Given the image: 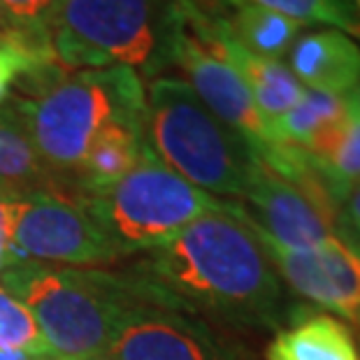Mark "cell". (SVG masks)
<instances>
[{
  "instance_id": "1",
  "label": "cell",
  "mask_w": 360,
  "mask_h": 360,
  "mask_svg": "<svg viewBox=\"0 0 360 360\" xmlns=\"http://www.w3.org/2000/svg\"><path fill=\"white\" fill-rule=\"evenodd\" d=\"M133 281L163 307L242 328H277L288 300L272 260L242 217L240 202L195 219L179 235L144 251Z\"/></svg>"
},
{
  "instance_id": "2",
  "label": "cell",
  "mask_w": 360,
  "mask_h": 360,
  "mask_svg": "<svg viewBox=\"0 0 360 360\" xmlns=\"http://www.w3.org/2000/svg\"><path fill=\"white\" fill-rule=\"evenodd\" d=\"M3 288L33 314L51 356L82 360L105 356L121 321L137 300L128 274L63 270L21 258L0 274Z\"/></svg>"
},
{
  "instance_id": "3",
  "label": "cell",
  "mask_w": 360,
  "mask_h": 360,
  "mask_svg": "<svg viewBox=\"0 0 360 360\" xmlns=\"http://www.w3.org/2000/svg\"><path fill=\"white\" fill-rule=\"evenodd\" d=\"M33 147L72 198L70 179L94 140L112 124H144L147 91L135 68L79 70L40 98H14ZM75 200V198H72Z\"/></svg>"
},
{
  "instance_id": "4",
  "label": "cell",
  "mask_w": 360,
  "mask_h": 360,
  "mask_svg": "<svg viewBox=\"0 0 360 360\" xmlns=\"http://www.w3.org/2000/svg\"><path fill=\"white\" fill-rule=\"evenodd\" d=\"M181 0H58L47 30L68 72L128 65L165 70V49L181 19Z\"/></svg>"
},
{
  "instance_id": "5",
  "label": "cell",
  "mask_w": 360,
  "mask_h": 360,
  "mask_svg": "<svg viewBox=\"0 0 360 360\" xmlns=\"http://www.w3.org/2000/svg\"><path fill=\"white\" fill-rule=\"evenodd\" d=\"M144 137L167 167L207 193L242 198L258 163L256 149L177 77L149 84Z\"/></svg>"
},
{
  "instance_id": "6",
  "label": "cell",
  "mask_w": 360,
  "mask_h": 360,
  "mask_svg": "<svg viewBox=\"0 0 360 360\" xmlns=\"http://www.w3.org/2000/svg\"><path fill=\"white\" fill-rule=\"evenodd\" d=\"M226 205L228 200H219L167 167L149 144L133 170L112 188L82 200L121 256L156 249L195 219L226 210Z\"/></svg>"
},
{
  "instance_id": "7",
  "label": "cell",
  "mask_w": 360,
  "mask_h": 360,
  "mask_svg": "<svg viewBox=\"0 0 360 360\" xmlns=\"http://www.w3.org/2000/svg\"><path fill=\"white\" fill-rule=\"evenodd\" d=\"M12 244L24 258L60 265H110L121 251L72 198L28 191L14 193Z\"/></svg>"
},
{
  "instance_id": "8",
  "label": "cell",
  "mask_w": 360,
  "mask_h": 360,
  "mask_svg": "<svg viewBox=\"0 0 360 360\" xmlns=\"http://www.w3.org/2000/svg\"><path fill=\"white\" fill-rule=\"evenodd\" d=\"M170 65L186 75V84L207 105V110L235 133H240L256 151L272 142L270 124L258 112L244 79L231 63L212 53L191 33L184 21V12L165 49V68Z\"/></svg>"
},
{
  "instance_id": "9",
  "label": "cell",
  "mask_w": 360,
  "mask_h": 360,
  "mask_svg": "<svg viewBox=\"0 0 360 360\" xmlns=\"http://www.w3.org/2000/svg\"><path fill=\"white\" fill-rule=\"evenodd\" d=\"M110 354L117 360H240L200 319L149 300L140 286Z\"/></svg>"
},
{
  "instance_id": "10",
  "label": "cell",
  "mask_w": 360,
  "mask_h": 360,
  "mask_svg": "<svg viewBox=\"0 0 360 360\" xmlns=\"http://www.w3.org/2000/svg\"><path fill=\"white\" fill-rule=\"evenodd\" d=\"M242 207V205H240ZM244 217V214H242ZM251 228V226H249ZM254 231V228H251ZM256 233V231H254ZM260 247L283 281L307 302L340 314L360 330V251L344 240H330L307 251L283 249L256 233Z\"/></svg>"
},
{
  "instance_id": "11",
  "label": "cell",
  "mask_w": 360,
  "mask_h": 360,
  "mask_svg": "<svg viewBox=\"0 0 360 360\" xmlns=\"http://www.w3.org/2000/svg\"><path fill=\"white\" fill-rule=\"evenodd\" d=\"M242 205L244 221L256 233L290 251H307L337 240V226L304 193L258 163L251 172Z\"/></svg>"
},
{
  "instance_id": "12",
  "label": "cell",
  "mask_w": 360,
  "mask_h": 360,
  "mask_svg": "<svg viewBox=\"0 0 360 360\" xmlns=\"http://www.w3.org/2000/svg\"><path fill=\"white\" fill-rule=\"evenodd\" d=\"M288 53L290 72L304 89L347 98L360 84V44L342 30L302 35Z\"/></svg>"
},
{
  "instance_id": "13",
  "label": "cell",
  "mask_w": 360,
  "mask_h": 360,
  "mask_svg": "<svg viewBox=\"0 0 360 360\" xmlns=\"http://www.w3.org/2000/svg\"><path fill=\"white\" fill-rule=\"evenodd\" d=\"M147 147L144 124H112L96 137L82 158L79 167L70 179L72 198L82 202L84 198L98 195L112 188L124 174L135 167L137 158Z\"/></svg>"
},
{
  "instance_id": "14",
  "label": "cell",
  "mask_w": 360,
  "mask_h": 360,
  "mask_svg": "<svg viewBox=\"0 0 360 360\" xmlns=\"http://www.w3.org/2000/svg\"><path fill=\"white\" fill-rule=\"evenodd\" d=\"M349 96L342 98L304 89L300 101L270 124V137L272 142L295 144L316 158H323L349 121Z\"/></svg>"
},
{
  "instance_id": "15",
  "label": "cell",
  "mask_w": 360,
  "mask_h": 360,
  "mask_svg": "<svg viewBox=\"0 0 360 360\" xmlns=\"http://www.w3.org/2000/svg\"><path fill=\"white\" fill-rule=\"evenodd\" d=\"M0 188L12 193L49 191L65 195V186L51 174L33 147L24 119L10 103L0 110Z\"/></svg>"
},
{
  "instance_id": "16",
  "label": "cell",
  "mask_w": 360,
  "mask_h": 360,
  "mask_svg": "<svg viewBox=\"0 0 360 360\" xmlns=\"http://www.w3.org/2000/svg\"><path fill=\"white\" fill-rule=\"evenodd\" d=\"M267 360H360V351L342 321L309 314L277 333L267 347Z\"/></svg>"
},
{
  "instance_id": "17",
  "label": "cell",
  "mask_w": 360,
  "mask_h": 360,
  "mask_svg": "<svg viewBox=\"0 0 360 360\" xmlns=\"http://www.w3.org/2000/svg\"><path fill=\"white\" fill-rule=\"evenodd\" d=\"M205 19L219 21L228 30V35L235 42H240L244 49L272 60H279L283 53H288L297 40V33L302 30V24H297V21L274 10H267V7L249 3H237L228 7L226 12H221L219 17Z\"/></svg>"
},
{
  "instance_id": "18",
  "label": "cell",
  "mask_w": 360,
  "mask_h": 360,
  "mask_svg": "<svg viewBox=\"0 0 360 360\" xmlns=\"http://www.w3.org/2000/svg\"><path fill=\"white\" fill-rule=\"evenodd\" d=\"M186 3L200 17H219L221 12L237 3L267 7L302 26L326 24L335 30H342L360 44V17L354 0H186Z\"/></svg>"
},
{
  "instance_id": "19",
  "label": "cell",
  "mask_w": 360,
  "mask_h": 360,
  "mask_svg": "<svg viewBox=\"0 0 360 360\" xmlns=\"http://www.w3.org/2000/svg\"><path fill=\"white\" fill-rule=\"evenodd\" d=\"M316 160L326 174L328 184H330L335 198L342 205L347 200L349 191L360 184V114L356 112L354 103H351L349 121L344 124L342 133L337 135L330 151L323 158Z\"/></svg>"
},
{
  "instance_id": "20",
  "label": "cell",
  "mask_w": 360,
  "mask_h": 360,
  "mask_svg": "<svg viewBox=\"0 0 360 360\" xmlns=\"http://www.w3.org/2000/svg\"><path fill=\"white\" fill-rule=\"evenodd\" d=\"M0 351H21L33 358L51 356L33 314L3 286H0Z\"/></svg>"
},
{
  "instance_id": "21",
  "label": "cell",
  "mask_w": 360,
  "mask_h": 360,
  "mask_svg": "<svg viewBox=\"0 0 360 360\" xmlns=\"http://www.w3.org/2000/svg\"><path fill=\"white\" fill-rule=\"evenodd\" d=\"M58 0H0V7L28 35L49 37L47 21Z\"/></svg>"
},
{
  "instance_id": "22",
  "label": "cell",
  "mask_w": 360,
  "mask_h": 360,
  "mask_svg": "<svg viewBox=\"0 0 360 360\" xmlns=\"http://www.w3.org/2000/svg\"><path fill=\"white\" fill-rule=\"evenodd\" d=\"M0 47L24 49L30 58L37 60V63H51V60H56L49 37L28 35L26 30H21L10 17H7L3 7H0Z\"/></svg>"
},
{
  "instance_id": "23",
  "label": "cell",
  "mask_w": 360,
  "mask_h": 360,
  "mask_svg": "<svg viewBox=\"0 0 360 360\" xmlns=\"http://www.w3.org/2000/svg\"><path fill=\"white\" fill-rule=\"evenodd\" d=\"M58 63H37L28 56L24 49L19 47H0V105L7 101L10 89L17 84L24 75L44 70Z\"/></svg>"
},
{
  "instance_id": "24",
  "label": "cell",
  "mask_w": 360,
  "mask_h": 360,
  "mask_svg": "<svg viewBox=\"0 0 360 360\" xmlns=\"http://www.w3.org/2000/svg\"><path fill=\"white\" fill-rule=\"evenodd\" d=\"M12 205L14 193L0 188V274L24 258L12 244Z\"/></svg>"
},
{
  "instance_id": "25",
  "label": "cell",
  "mask_w": 360,
  "mask_h": 360,
  "mask_svg": "<svg viewBox=\"0 0 360 360\" xmlns=\"http://www.w3.org/2000/svg\"><path fill=\"white\" fill-rule=\"evenodd\" d=\"M337 235H340V240L360 251V184L349 191L347 200L342 202L340 219H337Z\"/></svg>"
},
{
  "instance_id": "26",
  "label": "cell",
  "mask_w": 360,
  "mask_h": 360,
  "mask_svg": "<svg viewBox=\"0 0 360 360\" xmlns=\"http://www.w3.org/2000/svg\"><path fill=\"white\" fill-rule=\"evenodd\" d=\"M349 98H351V103H354V107H356V112L360 114V84H358V86L354 89V94H351Z\"/></svg>"
},
{
  "instance_id": "27",
  "label": "cell",
  "mask_w": 360,
  "mask_h": 360,
  "mask_svg": "<svg viewBox=\"0 0 360 360\" xmlns=\"http://www.w3.org/2000/svg\"><path fill=\"white\" fill-rule=\"evenodd\" d=\"M47 360H63V358H56V356H49ZM82 360H112V358H107V356H94V358H82Z\"/></svg>"
},
{
  "instance_id": "28",
  "label": "cell",
  "mask_w": 360,
  "mask_h": 360,
  "mask_svg": "<svg viewBox=\"0 0 360 360\" xmlns=\"http://www.w3.org/2000/svg\"><path fill=\"white\" fill-rule=\"evenodd\" d=\"M354 5H356V12H358V17H360V0H354Z\"/></svg>"
},
{
  "instance_id": "29",
  "label": "cell",
  "mask_w": 360,
  "mask_h": 360,
  "mask_svg": "<svg viewBox=\"0 0 360 360\" xmlns=\"http://www.w3.org/2000/svg\"><path fill=\"white\" fill-rule=\"evenodd\" d=\"M181 3H186V0H181Z\"/></svg>"
}]
</instances>
